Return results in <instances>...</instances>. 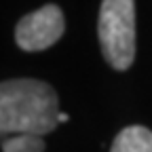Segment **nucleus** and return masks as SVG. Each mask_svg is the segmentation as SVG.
Segmentation results:
<instances>
[{"instance_id": "1", "label": "nucleus", "mask_w": 152, "mask_h": 152, "mask_svg": "<svg viewBox=\"0 0 152 152\" xmlns=\"http://www.w3.org/2000/svg\"><path fill=\"white\" fill-rule=\"evenodd\" d=\"M59 125V104L51 85L19 78L0 87V131L2 135H47Z\"/></svg>"}, {"instance_id": "2", "label": "nucleus", "mask_w": 152, "mask_h": 152, "mask_svg": "<svg viewBox=\"0 0 152 152\" xmlns=\"http://www.w3.org/2000/svg\"><path fill=\"white\" fill-rule=\"evenodd\" d=\"M97 36L106 61L114 70H127L135 59V2L104 0L99 7Z\"/></svg>"}, {"instance_id": "3", "label": "nucleus", "mask_w": 152, "mask_h": 152, "mask_svg": "<svg viewBox=\"0 0 152 152\" xmlns=\"http://www.w3.org/2000/svg\"><path fill=\"white\" fill-rule=\"evenodd\" d=\"M64 34V15L55 4H47L26 15L15 28V40L23 51H42L55 45Z\"/></svg>"}, {"instance_id": "4", "label": "nucleus", "mask_w": 152, "mask_h": 152, "mask_svg": "<svg viewBox=\"0 0 152 152\" xmlns=\"http://www.w3.org/2000/svg\"><path fill=\"white\" fill-rule=\"evenodd\" d=\"M110 152H152V131L140 125L125 127L114 137Z\"/></svg>"}, {"instance_id": "5", "label": "nucleus", "mask_w": 152, "mask_h": 152, "mask_svg": "<svg viewBox=\"0 0 152 152\" xmlns=\"http://www.w3.org/2000/svg\"><path fill=\"white\" fill-rule=\"evenodd\" d=\"M2 152H45V140L30 133L7 135L2 140Z\"/></svg>"}, {"instance_id": "6", "label": "nucleus", "mask_w": 152, "mask_h": 152, "mask_svg": "<svg viewBox=\"0 0 152 152\" xmlns=\"http://www.w3.org/2000/svg\"><path fill=\"white\" fill-rule=\"evenodd\" d=\"M59 123H68V114H59Z\"/></svg>"}]
</instances>
